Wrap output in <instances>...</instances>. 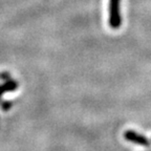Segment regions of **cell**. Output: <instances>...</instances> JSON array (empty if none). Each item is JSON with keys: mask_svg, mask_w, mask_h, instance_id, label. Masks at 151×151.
<instances>
[{"mask_svg": "<svg viewBox=\"0 0 151 151\" xmlns=\"http://www.w3.org/2000/svg\"><path fill=\"white\" fill-rule=\"evenodd\" d=\"M108 23L112 29H119L122 25L121 16V0H109Z\"/></svg>", "mask_w": 151, "mask_h": 151, "instance_id": "cell-1", "label": "cell"}, {"mask_svg": "<svg viewBox=\"0 0 151 151\" xmlns=\"http://www.w3.org/2000/svg\"><path fill=\"white\" fill-rule=\"evenodd\" d=\"M124 137L125 139H127L128 142H131L133 144L141 145V146L145 147H150L151 143L145 135L141 134L139 132L134 131V130H127L124 132Z\"/></svg>", "mask_w": 151, "mask_h": 151, "instance_id": "cell-2", "label": "cell"}]
</instances>
